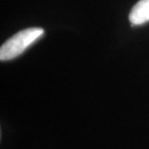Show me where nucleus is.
<instances>
[{
  "mask_svg": "<svg viewBox=\"0 0 149 149\" xmlns=\"http://www.w3.org/2000/svg\"><path fill=\"white\" fill-rule=\"evenodd\" d=\"M43 34L44 30L41 27H30L14 34L2 45L0 60L3 61L16 58L42 37Z\"/></svg>",
  "mask_w": 149,
  "mask_h": 149,
  "instance_id": "f257e3e1",
  "label": "nucleus"
},
{
  "mask_svg": "<svg viewBox=\"0 0 149 149\" xmlns=\"http://www.w3.org/2000/svg\"><path fill=\"white\" fill-rule=\"evenodd\" d=\"M128 19L132 25H142L149 22V0H139L133 6Z\"/></svg>",
  "mask_w": 149,
  "mask_h": 149,
  "instance_id": "f03ea898",
  "label": "nucleus"
}]
</instances>
